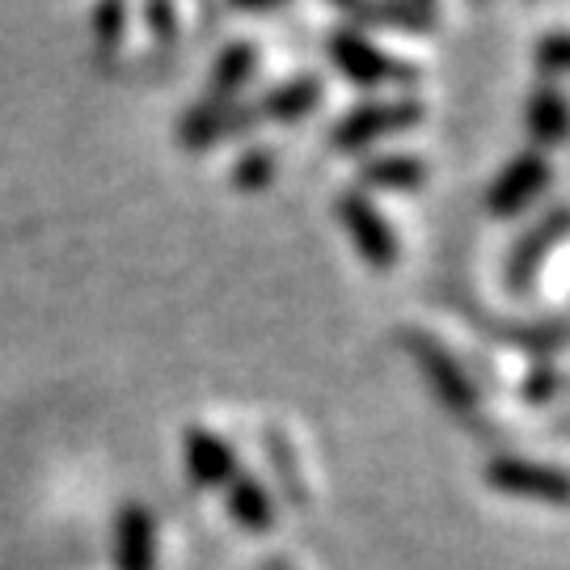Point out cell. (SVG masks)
I'll list each match as a JSON object with an SVG mask.
<instances>
[{
	"mask_svg": "<svg viewBox=\"0 0 570 570\" xmlns=\"http://www.w3.org/2000/svg\"><path fill=\"white\" fill-rule=\"evenodd\" d=\"M313 94H317V85H313V81H301L296 89H287V94H279L271 110H275V115H305L308 106H313Z\"/></svg>",
	"mask_w": 570,
	"mask_h": 570,
	"instance_id": "ba28073f",
	"label": "cell"
},
{
	"mask_svg": "<svg viewBox=\"0 0 570 570\" xmlns=\"http://www.w3.org/2000/svg\"><path fill=\"white\" fill-rule=\"evenodd\" d=\"M414 119H419V106H410V110H367V115H355V119L346 122L338 144L367 140V136L381 131V127H397V122H414Z\"/></svg>",
	"mask_w": 570,
	"mask_h": 570,
	"instance_id": "5b68a950",
	"label": "cell"
},
{
	"mask_svg": "<svg viewBox=\"0 0 570 570\" xmlns=\"http://www.w3.org/2000/svg\"><path fill=\"white\" fill-rule=\"evenodd\" d=\"M127 558H122V567L127 570H148V524H144L140 511H131L127 515Z\"/></svg>",
	"mask_w": 570,
	"mask_h": 570,
	"instance_id": "8992f818",
	"label": "cell"
},
{
	"mask_svg": "<svg viewBox=\"0 0 570 570\" xmlns=\"http://www.w3.org/2000/svg\"><path fill=\"white\" fill-rule=\"evenodd\" d=\"M190 452H195V461L207 469L204 478H212V482H220V478H228V452L216 449L207 435H195V444H190Z\"/></svg>",
	"mask_w": 570,
	"mask_h": 570,
	"instance_id": "52a82bcc",
	"label": "cell"
},
{
	"mask_svg": "<svg viewBox=\"0 0 570 570\" xmlns=\"http://www.w3.org/2000/svg\"><path fill=\"white\" fill-rule=\"evenodd\" d=\"M334 56L346 63V72L351 77H360V81H381V77H406L402 72V63L385 60V56H376L367 42H355V39H334Z\"/></svg>",
	"mask_w": 570,
	"mask_h": 570,
	"instance_id": "7a4b0ae2",
	"label": "cell"
},
{
	"mask_svg": "<svg viewBox=\"0 0 570 570\" xmlns=\"http://www.w3.org/2000/svg\"><path fill=\"white\" fill-rule=\"evenodd\" d=\"M541 183H546V161H541V157H524V161L503 178V186L490 195V207H494V212H515L520 199L532 195Z\"/></svg>",
	"mask_w": 570,
	"mask_h": 570,
	"instance_id": "3957f363",
	"label": "cell"
},
{
	"mask_svg": "<svg viewBox=\"0 0 570 570\" xmlns=\"http://www.w3.org/2000/svg\"><path fill=\"white\" fill-rule=\"evenodd\" d=\"M343 216L351 220V225H355V233L364 237L367 254H372L376 263H389V254H393V242L385 237V228L372 220V212H367V207L360 204V199H346V204H343Z\"/></svg>",
	"mask_w": 570,
	"mask_h": 570,
	"instance_id": "277c9868",
	"label": "cell"
},
{
	"mask_svg": "<svg viewBox=\"0 0 570 570\" xmlns=\"http://www.w3.org/2000/svg\"><path fill=\"white\" fill-rule=\"evenodd\" d=\"M245 63H249V47H237V51L228 56V63H220V81L237 85L245 77Z\"/></svg>",
	"mask_w": 570,
	"mask_h": 570,
	"instance_id": "30bf717a",
	"label": "cell"
},
{
	"mask_svg": "<svg viewBox=\"0 0 570 570\" xmlns=\"http://www.w3.org/2000/svg\"><path fill=\"white\" fill-rule=\"evenodd\" d=\"M367 178H372V183H402V186H410V183H419L423 174H419V169H414L410 161H385V165H372V169H367Z\"/></svg>",
	"mask_w": 570,
	"mask_h": 570,
	"instance_id": "9c48e42d",
	"label": "cell"
},
{
	"mask_svg": "<svg viewBox=\"0 0 570 570\" xmlns=\"http://www.w3.org/2000/svg\"><path fill=\"white\" fill-rule=\"evenodd\" d=\"M541 60L562 63V68H567V63H570V39H550L546 47H541Z\"/></svg>",
	"mask_w": 570,
	"mask_h": 570,
	"instance_id": "7c38bea8",
	"label": "cell"
},
{
	"mask_svg": "<svg viewBox=\"0 0 570 570\" xmlns=\"http://www.w3.org/2000/svg\"><path fill=\"white\" fill-rule=\"evenodd\" d=\"M541 110H537V127H541V131H553V127H558V119L567 122V115H562V106L553 102V98H541Z\"/></svg>",
	"mask_w": 570,
	"mask_h": 570,
	"instance_id": "8fae6325",
	"label": "cell"
},
{
	"mask_svg": "<svg viewBox=\"0 0 570 570\" xmlns=\"http://www.w3.org/2000/svg\"><path fill=\"white\" fill-rule=\"evenodd\" d=\"M266 169H271V161H266V157H258V161H245V174H242V186H254V183H266Z\"/></svg>",
	"mask_w": 570,
	"mask_h": 570,
	"instance_id": "4fadbf2b",
	"label": "cell"
},
{
	"mask_svg": "<svg viewBox=\"0 0 570 570\" xmlns=\"http://www.w3.org/2000/svg\"><path fill=\"white\" fill-rule=\"evenodd\" d=\"M490 482H499V487H508V490L550 494V499H570V478H562V473H546V469L499 465V469H490Z\"/></svg>",
	"mask_w": 570,
	"mask_h": 570,
	"instance_id": "6da1fadb",
	"label": "cell"
}]
</instances>
